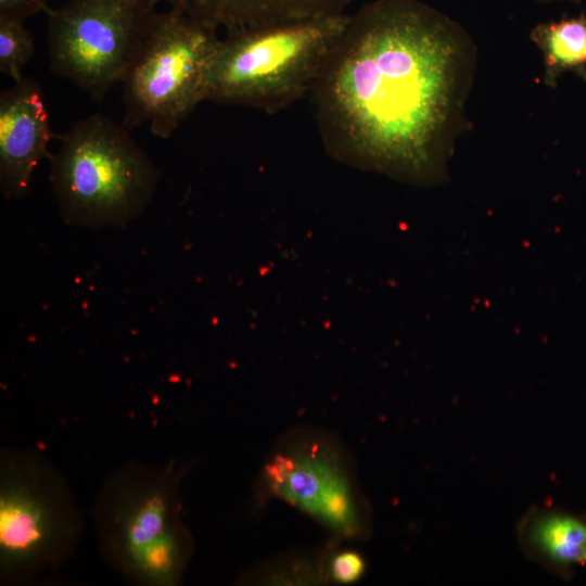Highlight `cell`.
<instances>
[{
	"instance_id": "cell-1",
	"label": "cell",
	"mask_w": 586,
	"mask_h": 586,
	"mask_svg": "<svg viewBox=\"0 0 586 586\" xmlns=\"http://www.w3.org/2000/svg\"><path fill=\"white\" fill-rule=\"evenodd\" d=\"M469 43L419 0H372L349 14L311 92L326 150L361 168L433 180L463 101Z\"/></svg>"
},
{
	"instance_id": "cell-2",
	"label": "cell",
	"mask_w": 586,
	"mask_h": 586,
	"mask_svg": "<svg viewBox=\"0 0 586 586\" xmlns=\"http://www.w3.org/2000/svg\"><path fill=\"white\" fill-rule=\"evenodd\" d=\"M187 463L162 466L130 461L105 480L92 507L102 557L128 582L177 586L194 552L182 519L181 483Z\"/></svg>"
},
{
	"instance_id": "cell-3",
	"label": "cell",
	"mask_w": 586,
	"mask_h": 586,
	"mask_svg": "<svg viewBox=\"0 0 586 586\" xmlns=\"http://www.w3.org/2000/svg\"><path fill=\"white\" fill-rule=\"evenodd\" d=\"M348 16L225 33L208 66L205 101L276 113L311 94Z\"/></svg>"
},
{
	"instance_id": "cell-4",
	"label": "cell",
	"mask_w": 586,
	"mask_h": 586,
	"mask_svg": "<svg viewBox=\"0 0 586 586\" xmlns=\"http://www.w3.org/2000/svg\"><path fill=\"white\" fill-rule=\"evenodd\" d=\"M58 138L50 179L66 224L120 226L143 212L161 175L129 129L93 113Z\"/></svg>"
},
{
	"instance_id": "cell-5",
	"label": "cell",
	"mask_w": 586,
	"mask_h": 586,
	"mask_svg": "<svg viewBox=\"0 0 586 586\" xmlns=\"http://www.w3.org/2000/svg\"><path fill=\"white\" fill-rule=\"evenodd\" d=\"M84 517L63 474L38 450L0 453V581L24 582L63 564Z\"/></svg>"
},
{
	"instance_id": "cell-6",
	"label": "cell",
	"mask_w": 586,
	"mask_h": 586,
	"mask_svg": "<svg viewBox=\"0 0 586 586\" xmlns=\"http://www.w3.org/2000/svg\"><path fill=\"white\" fill-rule=\"evenodd\" d=\"M218 30L170 9L157 13L123 81L129 130L148 124L158 138L170 137L205 101L208 66Z\"/></svg>"
},
{
	"instance_id": "cell-7",
	"label": "cell",
	"mask_w": 586,
	"mask_h": 586,
	"mask_svg": "<svg viewBox=\"0 0 586 586\" xmlns=\"http://www.w3.org/2000/svg\"><path fill=\"white\" fill-rule=\"evenodd\" d=\"M258 485L268 497L306 514L336 538L361 539L370 531V510L354 461L333 434L296 428L266 458Z\"/></svg>"
},
{
	"instance_id": "cell-8",
	"label": "cell",
	"mask_w": 586,
	"mask_h": 586,
	"mask_svg": "<svg viewBox=\"0 0 586 586\" xmlns=\"http://www.w3.org/2000/svg\"><path fill=\"white\" fill-rule=\"evenodd\" d=\"M161 0H67L46 12L51 69L101 102L123 82Z\"/></svg>"
},
{
	"instance_id": "cell-9",
	"label": "cell",
	"mask_w": 586,
	"mask_h": 586,
	"mask_svg": "<svg viewBox=\"0 0 586 586\" xmlns=\"http://www.w3.org/2000/svg\"><path fill=\"white\" fill-rule=\"evenodd\" d=\"M54 135L40 85L23 77L0 95V180L8 198L25 195Z\"/></svg>"
},
{
	"instance_id": "cell-10",
	"label": "cell",
	"mask_w": 586,
	"mask_h": 586,
	"mask_svg": "<svg viewBox=\"0 0 586 586\" xmlns=\"http://www.w3.org/2000/svg\"><path fill=\"white\" fill-rule=\"evenodd\" d=\"M225 33L345 13L354 0H161Z\"/></svg>"
},
{
	"instance_id": "cell-11",
	"label": "cell",
	"mask_w": 586,
	"mask_h": 586,
	"mask_svg": "<svg viewBox=\"0 0 586 586\" xmlns=\"http://www.w3.org/2000/svg\"><path fill=\"white\" fill-rule=\"evenodd\" d=\"M528 552L556 564H586V523L556 512H534L522 526Z\"/></svg>"
},
{
	"instance_id": "cell-12",
	"label": "cell",
	"mask_w": 586,
	"mask_h": 586,
	"mask_svg": "<svg viewBox=\"0 0 586 586\" xmlns=\"http://www.w3.org/2000/svg\"><path fill=\"white\" fill-rule=\"evenodd\" d=\"M531 37L544 53L548 84L586 65V15L538 24Z\"/></svg>"
},
{
	"instance_id": "cell-13",
	"label": "cell",
	"mask_w": 586,
	"mask_h": 586,
	"mask_svg": "<svg viewBox=\"0 0 586 586\" xmlns=\"http://www.w3.org/2000/svg\"><path fill=\"white\" fill-rule=\"evenodd\" d=\"M34 51V37L23 21L0 17V72L14 81L20 80Z\"/></svg>"
},
{
	"instance_id": "cell-14",
	"label": "cell",
	"mask_w": 586,
	"mask_h": 586,
	"mask_svg": "<svg viewBox=\"0 0 586 586\" xmlns=\"http://www.w3.org/2000/svg\"><path fill=\"white\" fill-rule=\"evenodd\" d=\"M366 572L364 557L354 549H337L330 552L326 563L327 582L346 585L358 582Z\"/></svg>"
},
{
	"instance_id": "cell-15",
	"label": "cell",
	"mask_w": 586,
	"mask_h": 586,
	"mask_svg": "<svg viewBox=\"0 0 586 586\" xmlns=\"http://www.w3.org/2000/svg\"><path fill=\"white\" fill-rule=\"evenodd\" d=\"M48 0H0V17L23 21L39 12H47Z\"/></svg>"
},
{
	"instance_id": "cell-16",
	"label": "cell",
	"mask_w": 586,
	"mask_h": 586,
	"mask_svg": "<svg viewBox=\"0 0 586 586\" xmlns=\"http://www.w3.org/2000/svg\"><path fill=\"white\" fill-rule=\"evenodd\" d=\"M539 2H551V1H572V2H575V3H579L581 1L583 0H537Z\"/></svg>"
}]
</instances>
